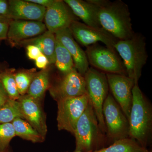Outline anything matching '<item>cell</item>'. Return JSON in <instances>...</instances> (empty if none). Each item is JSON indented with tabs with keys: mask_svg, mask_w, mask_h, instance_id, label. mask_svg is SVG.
Returning a JSON list of instances; mask_svg holds the SVG:
<instances>
[{
	"mask_svg": "<svg viewBox=\"0 0 152 152\" xmlns=\"http://www.w3.org/2000/svg\"><path fill=\"white\" fill-rule=\"evenodd\" d=\"M115 48L123 59L127 75L138 84L148 60L145 37L135 33L130 39L118 41Z\"/></svg>",
	"mask_w": 152,
	"mask_h": 152,
	"instance_id": "4",
	"label": "cell"
},
{
	"mask_svg": "<svg viewBox=\"0 0 152 152\" xmlns=\"http://www.w3.org/2000/svg\"><path fill=\"white\" fill-rule=\"evenodd\" d=\"M69 28L74 38L83 46L101 42L107 48L116 52L115 47L118 40L103 28L90 26L77 20L73 22Z\"/></svg>",
	"mask_w": 152,
	"mask_h": 152,
	"instance_id": "9",
	"label": "cell"
},
{
	"mask_svg": "<svg viewBox=\"0 0 152 152\" xmlns=\"http://www.w3.org/2000/svg\"><path fill=\"white\" fill-rule=\"evenodd\" d=\"M49 72L45 69L36 73L28 89V95L41 102L48 87Z\"/></svg>",
	"mask_w": 152,
	"mask_h": 152,
	"instance_id": "20",
	"label": "cell"
},
{
	"mask_svg": "<svg viewBox=\"0 0 152 152\" xmlns=\"http://www.w3.org/2000/svg\"><path fill=\"white\" fill-rule=\"evenodd\" d=\"M46 8L30 2L22 0H11L9 2L7 18L14 20H31L42 22Z\"/></svg>",
	"mask_w": 152,
	"mask_h": 152,
	"instance_id": "15",
	"label": "cell"
},
{
	"mask_svg": "<svg viewBox=\"0 0 152 152\" xmlns=\"http://www.w3.org/2000/svg\"><path fill=\"white\" fill-rule=\"evenodd\" d=\"M15 136L12 123L0 124V151L4 152L8 149L11 141Z\"/></svg>",
	"mask_w": 152,
	"mask_h": 152,
	"instance_id": "26",
	"label": "cell"
},
{
	"mask_svg": "<svg viewBox=\"0 0 152 152\" xmlns=\"http://www.w3.org/2000/svg\"><path fill=\"white\" fill-rule=\"evenodd\" d=\"M26 49L28 56L31 60H35L42 54L39 48L34 45H28Z\"/></svg>",
	"mask_w": 152,
	"mask_h": 152,
	"instance_id": "27",
	"label": "cell"
},
{
	"mask_svg": "<svg viewBox=\"0 0 152 152\" xmlns=\"http://www.w3.org/2000/svg\"><path fill=\"white\" fill-rule=\"evenodd\" d=\"M50 91L52 97L56 102L87 94L84 77L74 68L69 72L64 74L63 77L50 89Z\"/></svg>",
	"mask_w": 152,
	"mask_h": 152,
	"instance_id": "11",
	"label": "cell"
},
{
	"mask_svg": "<svg viewBox=\"0 0 152 152\" xmlns=\"http://www.w3.org/2000/svg\"><path fill=\"white\" fill-rule=\"evenodd\" d=\"M106 74L109 90L129 120L132 103V89L136 84L134 80L127 75Z\"/></svg>",
	"mask_w": 152,
	"mask_h": 152,
	"instance_id": "10",
	"label": "cell"
},
{
	"mask_svg": "<svg viewBox=\"0 0 152 152\" xmlns=\"http://www.w3.org/2000/svg\"><path fill=\"white\" fill-rule=\"evenodd\" d=\"M144 152H152V151H149L147 148H145L144 149Z\"/></svg>",
	"mask_w": 152,
	"mask_h": 152,
	"instance_id": "34",
	"label": "cell"
},
{
	"mask_svg": "<svg viewBox=\"0 0 152 152\" xmlns=\"http://www.w3.org/2000/svg\"><path fill=\"white\" fill-rule=\"evenodd\" d=\"M0 152H11L10 151V150H9V148L7 150V151H5L1 152V151H0Z\"/></svg>",
	"mask_w": 152,
	"mask_h": 152,
	"instance_id": "35",
	"label": "cell"
},
{
	"mask_svg": "<svg viewBox=\"0 0 152 152\" xmlns=\"http://www.w3.org/2000/svg\"><path fill=\"white\" fill-rule=\"evenodd\" d=\"M46 30L45 25L42 22L12 20L9 23L7 38L11 42L18 43L43 34Z\"/></svg>",
	"mask_w": 152,
	"mask_h": 152,
	"instance_id": "16",
	"label": "cell"
},
{
	"mask_svg": "<svg viewBox=\"0 0 152 152\" xmlns=\"http://www.w3.org/2000/svg\"><path fill=\"white\" fill-rule=\"evenodd\" d=\"M129 137L134 139L143 148H147L151 138L152 109L139 88L134 86L132 89V103L129 119Z\"/></svg>",
	"mask_w": 152,
	"mask_h": 152,
	"instance_id": "2",
	"label": "cell"
},
{
	"mask_svg": "<svg viewBox=\"0 0 152 152\" xmlns=\"http://www.w3.org/2000/svg\"><path fill=\"white\" fill-rule=\"evenodd\" d=\"M99 7L101 26L118 40L130 39L134 34L127 5L121 0H93Z\"/></svg>",
	"mask_w": 152,
	"mask_h": 152,
	"instance_id": "1",
	"label": "cell"
},
{
	"mask_svg": "<svg viewBox=\"0 0 152 152\" xmlns=\"http://www.w3.org/2000/svg\"><path fill=\"white\" fill-rule=\"evenodd\" d=\"M84 77L87 94L97 118L101 130L106 134V129L102 109L104 102L109 94L106 74L91 67L89 68Z\"/></svg>",
	"mask_w": 152,
	"mask_h": 152,
	"instance_id": "5",
	"label": "cell"
},
{
	"mask_svg": "<svg viewBox=\"0 0 152 152\" xmlns=\"http://www.w3.org/2000/svg\"><path fill=\"white\" fill-rule=\"evenodd\" d=\"M49 64V61L47 57L43 54L39 56L35 60L36 65L39 69H46Z\"/></svg>",
	"mask_w": 152,
	"mask_h": 152,
	"instance_id": "28",
	"label": "cell"
},
{
	"mask_svg": "<svg viewBox=\"0 0 152 152\" xmlns=\"http://www.w3.org/2000/svg\"><path fill=\"white\" fill-rule=\"evenodd\" d=\"M0 82L7 94L9 99L17 101L20 97L17 89L15 76L12 72H7L0 73Z\"/></svg>",
	"mask_w": 152,
	"mask_h": 152,
	"instance_id": "24",
	"label": "cell"
},
{
	"mask_svg": "<svg viewBox=\"0 0 152 152\" xmlns=\"http://www.w3.org/2000/svg\"><path fill=\"white\" fill-rule=\"evenodd\" d=\"M76 16L78 17L85 24L102 27L99 19V7L93 0H65L64 1Z\"/></svg>",
	"mask_w": 152,
	"mask_h": 152,
	"instance_id": "17",
	"label": "cell"
},
{
	"mask_svg": "<svg viewBox=\"0 0 152 152\" xmlns=\"http://www.w3.org/2000/svg\"><path fill=\"white\" fill-rule=\"evenodd\" d=\"M55 34L56 39L70 54L76 69L82 76H84L89 68V64L86 53L75 41L69 28L58 31Z\"/></svg>",
	"mask_w": 152,
	"mask_h": 152,
	"instance_id": "14",
	"label": "cell"
},
{
	"mask_svg": "<svg viewBox=\"0 0 152 152\" xmlns=\"http://www.w3.org/2000/svg\"><path fill=\"white\" fill-rule=\"evenodd\" d=\"M11 20H10V19L7 18V17L0 15V22H6V23H9Z\"/></svg>",
	"mask_w": 152,
	"mask_h": 152,
	"instance_id": "33",
	"label": "cell"
},
{
	"mask_svg": "<svg viewBox=\"0 0 152 152\" xmlns=\"http://www.w3.org/2000/svg\"><path fill=\"white\" fill-rule=\"evenodd\" d=\"M8 28V23L0 22V43L7 39Z\"/></svg>",
	"mask_w": 152,
	"mask_h": 152,
	"instance_id": "29",
	"label": "cell"
},
{
	"mask_svg": "<svg viewBox=\"0 0 152 152\" xmlns=\"http://www.w3.org/2000/svg\"><path fill=\"white\" fill-rule=\"evenodd\" d=\"M107 143L129 137V125L127 118L112 94H109L103 106Z\"/></svg>",
	"mask_w": 152,
	"mask_h": 152,
	"instance_id": "6",
	"label": "cell"
},
{
	"mask_svg": "<svg viewBox=\"0 0 152 152\" xmlns=\"http://www.w3.org/2000/svg\"><path fill=\"white\" fill-rule=\"evenodd\" d=\"M36 73L30 71H24L14 74L17 89L20 96L26 95Z\"/></svg>",
	"mask_w": 152,
	"mask_h": 152,
	"instance_id": "25",
	"label": "cell"
},
{
	"mask_svg": "<svg viewBox=\"0 0 152 152\" xmlns=\"http://www.w3.org/2000/svg\"><path fill=\"white\" fill-rule=\"evenodd\" d=\"M17 101L24 119L45 138L48 129L45 116L41 107L40 102L28 94L20 96Z\"/></svg>",
	"mask_w": 152,
	"mask_h": 152,
	"instance_id": "13",
	"label": "cell"
},
{
	"mask_svg": "<svg viewBox=\"0 0 152 152\" xmlns=\"http://www.w3.org/2000/svg\"><path fill=\"white\" fill-rule=\"evenodd\" d=\"M9 99L8 96L0 82V107L5 104Z\"/></svg>",
	"mask_w": 152,
	"mask_h": 152,
	"instance_id": "30",
	"label": "cell"
},
{
	"mask_svg": "<svg viewBox=\"0 0 152 152\" xmlns=\"http://www.w3.org/2000/svg\"><path fill=\"white\" fill-rule=\"evenodd\" d=\"M26 42L38 47L42 54L47 57L49 64H55L56 38L54 34L46 31L42 35Z\"/></svg>",
	"mask_w": 152,
	"mask_h": 152,
	"instance_id": "18",
	"label": "cell"
},
{
	"mask_svg": "<svg viewBox=\"0 0 152 152\" xmlns=\"http://www.w3.org/2000/svg\"><path fill=\"white\" fill-rule=\"evenodd\" d=\"M57 126L59 131L64 130L73 135L77 122L90 103L87 94L58 101Z\"/></svg>",
	"mask_w": 152,
	"mask_h": 152,
	"instance_id": "7",
	"label": "cell"
},
{
	"mask_svg": "<svg viewBox=\"0 0 152 152\" xmlns=\"http://www.w3.org/2000/svg\"><path fill=\"white\" fill-rule=\"evenodd\" d=\"M28 1L48 8L53 4L55 0H27Z\"/></svg>",
	"mask_w": 152,
	"mask_h": 152,
	"instance_id": "32",
	"label": "cell"
},
{
	"mask_svg": "<svg viewBox=\"0 0 152 152\" xmlns=\"http://www.w3.org/2000/svg\"><path fill=\"white\" fill-rule=\"evenodd\" d=\"M16 136L33 143L42 142L45 137L41 135L27 121L20 118L15 119L12 122Z\"/></svg>",
	"mask_w": 152,
	"mask_h": 152,
	"instance_id": "19",
	"label": "cell"
},
{
	"mask_svg": "<svg viewBox=\"0 0 152 152\" xmlns=\"http://www.w3.org/2000/svg\"><path fill=\"white\" fill-rule=\"evenodd\" d=\"M17 118L24 119L18 102L17 101L9 99L7 102L0 107V124L12 123Z\"/></svg>",
	"mask_w": 152,
	"mask_h": 152,
	"instance_id": "23",
	"label": "cell"
},
{
	"mask_svg": "<svg viewBox=\"0 0 152 152\" xmlns=\"http://www.w3.org/2000/svg\"><path fill=\"white\" fill-rule=\"evenodd\" d=\"M73 152H81L77 151H74Z\"/></svg>",
	"mask_w": 152,
	"mask_h": 152,
	"instance_id": "36",
	"label": "cell"
},
{
	"mask_svg": "<svg viewBox=\"0 0 152 152\" xmlns=\"http://www.w3.org/2000/svg\"><path fill=\"white\" fill-rule=\"evenodd\" d=\"M85 53L89 64L95 69L106 74L127 75L124 63L116 52L96 43L86 47Z\"/></svg>",
	"mask_w": 152,
	"mask_h": 152,
	"instance_id": "8",
	"label": "cell"
},
{
	"mask_svg": "<svg viewBox=\"0 0 152 152\" xmlns=\"http://www.w3.org/2000/svg\"><path fill=\"white\" fill-rule=\"evenodd\" d=\"M55 64L63 74H67L75 68L73 60L67 49L56 39Z\"/></svg>",
	"mask_w": 152,
	"mask_h": 152,
	"instance_id": "21",
	"label": "cell"
},
{
	"mask_svg": "<svg viewBox=\"0 0 152 152\" xmlns=\"http://www.w3.org/2000/svg\"><path fill=\"white\" fill-rule=\"evenodd\" d=\"M144 149L134 139L128 137L115 141L108 146L91 152H144Z\"/></svg>",
	"mask_w": 152,
	"mask_h": 152,
	"instance_id": "22",
	"label": "cell"
},
{
	"mask_svg": "<svg viewBox=\"0 0 152 152\" xmlns=\"http://www.w3.org/2000/svg\"><path fill=\"white\" fill-rule=\"evenodd\" d=\"M8 12L9 3L4 0H0V15L7 18Z\"/></svg>",
	"mask_w": 152,
	"mask_h": 152,
	"instance_id": "31",
	"label": "cell"
},
{
	"mask_svg": "<svg viewBox=\"0 0 152 152\" xmlns=\"http://www.w3.org/2000/svg\"><path fill=\"white\" fill-rule=\"evenodd\" d=\"M74 136L75 138V151L91 152L107 146L106 134L101 130L90 101L77 122Z\"/></svg>",
	"mask_w": 152,
	"mask_h": 152,
	"instance_id": "3",
	"label": "cell"
},
{
	"mask_svg": "<svg viewBox=\"0 0 152 152\" xmlns=\"http://www.w3.org/2000/svg\"><path fill=\"white\" fill-rule=\"evenodd\" d=\"M46 27L48 31L56 34L58 31L69 28L76 16L64 1L55 0L46 10L45 17Z\"/></svg>",
	"mask_w": 152,
	"mask_h": 152,
	"instance_id": "12",
	"label": "cell"
}]
</instances>
